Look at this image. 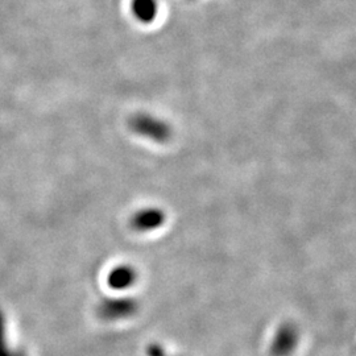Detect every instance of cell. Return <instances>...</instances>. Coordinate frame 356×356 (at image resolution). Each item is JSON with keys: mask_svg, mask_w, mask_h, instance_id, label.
I'll return each mask as SVG.
<instances>
[{"mask_svg": "<svg viewBox=\"0 0 356 356\" xmlns=\"http://www.w3.org/2000/svg\"><path fill=\"white\" fill-rule=\"evenodd\" d=\"M134 126L141 134L151 135L154 139L164 138V136H166V134H168V128L164 124H161L157 120H153L151 118H147V116L135 119Z\"/></svg>", "mask_w": 356, "mask_h": 356, "instance_id": "6da1fadb", "label": "cell"}, {"mask_svg": "<svg viewBox=\"0 0 356 356\" xmlns=\"http://www.w3.org/2000/svg\"><path fill=\"white\" fill-rule=\"evenodd\" d=\"M132 11L135 16L144 22L149 23L157 13V1L156 0H134L132 1Z\"/></svg>", "mask_w": 356, "mask_h": 356, "instance_id": "7a4b0ae2", "label": "cell"}]
</instances>
